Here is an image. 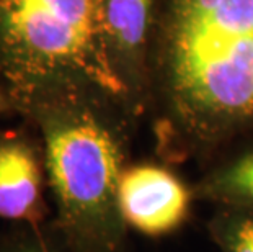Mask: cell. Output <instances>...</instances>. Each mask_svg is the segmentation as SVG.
I'll return each mask as SVG.
<instances>
[{"label":"cell","instance_id":"1","mask_svg":"<svg viewBox=\"0 0 253 252\" xmlns=\"http://www.w3.org/2000/svg\"><path fill=\"white\" fill-rule=\"evenodd\" d=\"M162 131L185 151L253 133V0H167Z\"/></svg>","mask_w":253,"mask_h":252},{"label":"cell","instance_id":"2","mask_svg":"<svg viewBox=\"0 0 253 252\" xmlns=\"http://www.w3.org/2000/svg\"><path fill=\"white\" fill-rule=\"evenodd\" d=\"M18 116L38 130L64 252H129L120 180L132 110L95 92L38 95L18 101Z\"/></svg>","mask_w":253,"mask_h":252},{"label":"cell","instance_id":"3","mask_svg":"<svg viewBox=\"0 0 253 252\" xmlns=\"http://www.w3.org/2000/svg\"><path fill=\"white\" fill-rule=\"evenodd\" d=\"M0 80L17 105L38 95L95 92L132 110L103 0H0Z\"/></svg>","mask_w":253,"mask_h":252},{"label":"cell","instance_id":"4","mask_svg":"<svg viewBox=\"0 0 253 252\" xmlns=\"http://www.w3.org/2000/svg\"><path fill=\"white\" fill-rule=\"evenodd\" d=\"M195 197V192L164 165H126L121 174V214L129 229L145 238H165L185 226Z\"/></svg>","mask_w":253,"mask_h":252},{"label":"cell","instance_id":"5","mask_svg":"<svg viewBox=\"0 0 253 252\" xmlns=\"http://www.w3.org/2000/svg\"><path fill=\"white\" fill-rule=\"evenodd\" d=\"M44 149L26 128L0 131V219L10 224H44L51 219L46 200Z\"/></svg>","mask_w":253,"mask_h":252},{"label":"cell","instance_id":"6","mask_svg":"<svg viewBox=\"0 0 253 252\" xmlns=\"http://www.w3.org/2000/svg\"><path fill=\"white\" fill-rule=\"evenodd\" d=\"M152 0H103V13L113 52L127 79V62L145 41ZM131 84V82H129Z\"/></svg>","mask_w":253,"mask_h":252},{"label":"cell","instance_id":"7","mask_svg":"<svg viewBox=\"0 0 253 252\" xmlns=\"http://www.w3.org/2000/svg\"><path fill=\"white\" fill-rule=\"evenodd\" d=\"M195 194L217 206L253 210V148L214 169L199 182Z\"/></svg>","mask_w":253,"mask_h":252},{"label":"cell","instance_id":"8","mask_svg":"<svg viewBox=\"0 0 253 252\" xmlns=\"http://www.w3.org/2000/svg\"><path fill=\"white\" fill-rule=\"evenodd\" d=\"M206 228L220 252H253V210L250 208L217 206Z\"/></svg>","mask_w":253,"mask_h":252},{"label":"cell","instance_id":"9","mask_svg":"<svg viewBox=\"0 0 253 252\" xmlns=\"http://www.w3.org/2000/svg\"><path fill=\"white\" fill-rule=\"evenodd\" d=\"M0 252H64L51 223L10 224L0 233Z\"/></svg>","mask_w":253,"mask_h":252},{"label":"cell","instance_id":"10","mask_svg":"<svg viewBox=\"0 0 253 252\" xmlns=\"http://www.w3.org/2000/svg\"><path fill=\"white\" fill-rule=\"evenodd\" d=\"M3 115H17V103L10 89L0 80V116Z\"/></svg>","mask_w":253,"mask_h":252}]
</instances>
